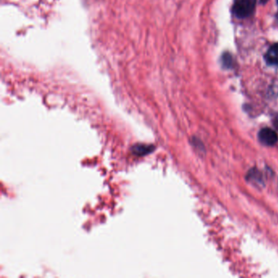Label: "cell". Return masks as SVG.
<instances>
[{"label": "cell", "instance_id": "4", "mask_svg": "<svg viewBox=\"0 0 278 278\" xmlns=\"http://www.w3.org/2000/svg\"><path fill=\"white\" fill-rule=\"evenodd\" d=\"M153 149V146L151 145H136L133 147L132 151L134 153H136V155H145L147 153H150Z\"/></svg>", "mask_w": 278, "mask_h": 278}, {"label": "cell", "instance_id": "3", "mask_svg": "<svg viewBox=\"0 0 278 278\" xmlns=\"http://www.w3.org/2000/svg\"><path fill=\"white\" fill-rule=\"evenodd\" d=\"M264 58L267 64L278 66V43L270 47Z\"/></svg>", "mask_w": 278, "mask_h": 278}, {"label": "cell", "instance_id": "2", "mask_svg": "<svg viewBox=\"0 0 278 278\" xmlns=\"http://www.w3.org/2000/svg\"><path fill=\"white\" fill-rule=\"evenodd\" d=\"M259 140L263 145H267V146H272V145H276L278 141L277 134L271 128H263L259 132Z\"/></svg>", "mask_w": 278, "mask_h": 278}, {"label": "cell", "instance_id": "5", "mask_svg": "<svg viewBox=\"0 0 278 278\" xmlns=\"http://www.w3.org/2000/svg\"><path fill=\"white\" fill-rule=\"evenodd\" d=\"M268 0H260V2L262 3V4H264V3H267Z\"/></svg>", "mask_w": 278, "mask_h": 278}, {"label": "cell", "instance_id": "6", "mask_svg": "<svg viewBox=\"0 0 278 278\" xmlns=\"http://www.w3.org/2000/svg\"><path fill=\"white\" fill-rule=\"evenodd\" d=\"M277 4H278V0H277Z\"/></svg>", "mask_w": 278, "mask_h": 278}, {"label": "cell", "instance_id": "1", "mask_svg": "<svg viewBox=\"0 0 278 278\" xmlns=\"http://www.w3.org/2000/svg\"><path fill=\"white\" fill-rule=\"evenodd\" d=\"M256 0H234V13L238 18H246L254 13Z\"/></svg>", "mask_w": 278, "mask_h": 278}]
</instances>
